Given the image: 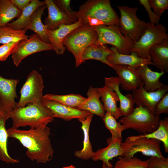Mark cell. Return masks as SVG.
I'll return each mask as SVG.
<instances>
[{
    "label": "cell",
    "instance_id": "cell-1",
    "mask_svg": "<svg viewBox=\"0 0 168 168\" xmlns=\"http://www.w3.org/2000/svg\"><path fill=\"white\" fill-rule=\"evenodd\" d=\"M9 137L18 140L27 149L26 154L32 161L45 163L52 158L54 150L49 136V128L22 130L13 127L7 129Z\"/></svg>",
    "mask_w": 168,
    "mask_h": 168
},
{
    "label": "cell",
    "instance_id": "cell-2",
    "mask_svg": "<svg viewBox=\"0 0 168 168\" xmlns=\"http://www.w3.org/2000/svg\"><path fill=\"white\" fill-rule=\"evenodd\" d=\"M13 127L29 126L31 128H44L54 119L50 110L42 103L28 104L25 107L16 108L10 114Z\"/></svg>",
    "mask_w": 168,
    "mask_h": 168
},
{
    "label": "cell",
    "instance_id": "cell-3",
    "mask_svg": "<svg viewBox=\"0 0 168 168\" xmlns=\"http://www.w3.org/2000/svg\"><path fill=\"white\" fill-rule=\"evenodd\" d=\"M98 38L95 26L82 25L72 30L64 38L63 43L68 50L74 55L75 66L83 63V52L89 45L96 44Z\"/></svg>",
    "mask_w": 168,
    "mask_h": 168
},
{
    "label": "cell",
    "instance_id": "cell-4",
    "mask_svg": "<svg viewBox=\"0 0 168 168\" xmlns=\"http://www.w3.org/2000/svg\"><path fill=\"white\" fill-rule=\"evenodd\" d=\"M76 16L81 21L90 17L102 21L105 25L119 26V18L109 0H87L80 6Z\"/></svg>",
    "mask_w": 168,
    "mask_h": 168
},
{
    "label": "cell",
    "instance_id": "cell-5",
    "mask_svg": "<svg viewBox=\"0 0 168 168\" xmlns=\"http://www.w3.org/2000/svg\"><path fill=\"white\" fill-rule=\"evenodd\" d=\"M160 115H155L148 108L139 106L134 108L133 112L119 120L124 130L129 128L136 130L143 134L150 133L158 127Z\"/></svg>",
    "mask_w": 168,
    "mask_h": 168
},
{
    "label": "cell",
    "instance_id": "cell-6",
    "mask_svg": "<svg viewBox=\"0 0 168 168\" xmlns=\"http://www.w3.org/2000/svg\"><path fill=\"white\" fill-rule=\"evenodd\" d=\"M95 28L98 36L96 45L110 44L115 47L119 54H130L134 41L133 39L124 36L119 26L102 25L95 26Z\"/></svg>",
    "mask_w": 168,
    "mask_h": 168
},
{
    "label": "cell",
    "instance_id": "cell-7",
    "mask_svg": "<svg viewBox=\"0 0 168 168\" xmlns=\"http://www.w3.org/2000/svg\"><path fill=\"white\" fill-rule=\"evenodd\" d=\"M166 31L167 29L163 25L159 24L155 25L147 22L144 34L138 41L134 42L131 52H136L138 56L142 58H151L149 54L150 49L154 45L168 40Z\"/></svg>",
    "mask_w": 168,
    "mask_h": 168
},
{
    "label": "cell",
    "instance_id": "cell-8",
    "mask_svg": "<svg viewBox=\"0 0 168 168\" xmlns=\"http://www.w3.org/2000/svg\"><path fill=\"white\" fill-rule=\"evenodd\" d=\"M117 7L120 13L119 28L121 33L125 37L133 39L134 42L138 41L145 32L147 23L137 16L138 8L125 5L118 6Z\"/></svg>",
    "mask_w": 168,
    "mask_h": 168
},
{
    "label": "cell",
    "instance_id": "cell-9",
    "mask_svg": "<svg viewBox=\"0 0 168 168\" xmlns=\"http://www.w3.org/2000/svg\"><path fill=\"white\" fill-rule=\"evenodd\" d=\"M161 142L155 139L137 137L136 136L128 137L124 142L121 143L123 156L133 157L135 154L141 152L147 156L164 158L160 150Z\"/></svg>",
    "mask_w": 168,
    "mask_h": 168
},
{
    "label": "cell",
    "instance_id": "cell-10",
    "mask_svg": "<svg viewBox=\"0 0 168 168\" xmlns=\"http://www.w3.org/2000/svg\"><path fill=\"white\" fill-rule=\"evenodd\" d=\"M44 88L42 76L36 71H32L28 75L21 89L20 98L16 108L24 107L30 104L42 103Z\"/></svg>",
    "mask_w": 168,
    "mask_h": 168
},
{
    "label": "cell",
    "instance_id": "cell-11",
    "mask_svg": "<svg viewBox=\"0 0 168 168\" xmlns=\"http://www.w3.org/2000/svg\"><path fill=\"white\" fill-rule=\"evenodd\" d=\"M29 38L27 40L20 41L12 54L13 63L16 66L30 55L42 51L53 50L50 44L43 41L36 34L29 36Z\"/></svg>",
    "mask_w": 168,
    "mask_h": 168
},
{
    "label": "cell",
    "instance_id": "cell-12",
    "mask_svg": "<svg viewBox=\"0 0 168 168\" xmlns=\"http://www.w3.org/2000/svg\"><path fill=\"white\" fill-rule=\"evenodd\" d=\"M144 84L132 91L131 94L135 103L138 106H145L154 114L156 104L168 91V86L163 84L153 92L147 91L144 88Z\"/></svg>",
    "mask_w": 168,
    "mask_h": 168
},
{
    "label": "cell",
    "instance_id": "cell-13",
    "mask_svg": "<svg viewBox=\"0 0 168 168\" xmlns=\"http://www.w3.org/2000/svg\"><path fill=\"white\" fill-rule=\"evenodd\" d=\"M18 79L4 78L0 76V109L9 114L16 108V87Z\"/></svg>",
    "mask_w": 168,
    "mask_h": 168
},
{
    "label": "cell",
    "instance_id": "cell-14",
    "mask_svg": "<svg viewBox=\"0 0 168 168\" xmlns=\"http://www.w3.org/2000/svg\"><path fill=\"white\" fill-rule=\"evenodd\" d=\"M42 104L50 110L54 118H60L67 121L74 119H84L91 114L87 111L68 107L44 98Z\"/></svg>",
    "mask_w": 168,
    "mask_h": 168
},
{
    "label": "cell",
    "instance_id": "cell-15",
    "mask_svg": "<svg viewBox=\"0 0 168 168\" xmlns=\"http://www.w3.org/2000/svg\"><path fill=\"white\" fill-rule=\"evenodd\" d=\"M112 68L116 71L124 89L133 91L144 84L136 68L122 64L114 65Z\"/></svg>",
    "mask_w": 168,
    "mask_h": 168
},
{
    "label": "cell",
    "instance_id": "cell-16",
    "mask_svg": "<svg viewBox=\"0 0 168 168\" xmlns=\"http://www.w3.org/2000/svg\"><path fill=\"white\" fill-rule=\"evenodd\" d=\"M110 49L112 52L107 57V60L111 68L113 66L118 64L127 65L135 68L142 65H155L151 58H141L135 52H131L129 55L122 54L119 53L114 46Z\"/></svg>",
    "mask_w": 168,
    "mask_h": 168
},
{
    "label": "cell",
    "instance_id": "cell-17",
    "mask_svg": "<svg viewBox=\"0 0 168 168\" xmlns=\"http://www.w3.org/2000/svg\"><path fill=\"white\" fill-rule=\"evenodd\" d=\"M82 25L81 21L78 20L72 24H62L55 30H47V33L50 44L56 54H63L66 49L63 43L64 38L72 30Z\"/></svg>",
    "mask_w": 168,
    "mask_h": 168
},
{
    "label": "cell",
    "instance_id": "cell-18",
    "mask_svg": "<svg viewBox=\"0 0 168 168\" xmlns=\"http://www.w3.org/2000/svg\"><path fill=\"white\" fill-rule=\"evenodd\" d=\"M44 1L48 10V16L44 20L47 30H53L62 24L69 25L74 23L65 13L58 8L54 0H45Z\"/></svg>",
    "mask_w": 168,
    "mask_h": 168
},
{
    "label": "cell",
    "instance_id": "cell-19",
    "mask_svg": "<svg viewBox=\"0 0 168 168\" xmlns=\"http://www.w3.org/2000/svg\"><path fill=\"white\" fill-rule=\"evenodd\" d=\"M122 138L113 139L111 137L107 140L108 146L98 149L92 158L95 161L101 160L108 165L112 166L110 162L113 158L123 156L124 151L121 146Z\"/></svg>",
    "mask_w": 168,
    "mask_h": 168
},
{
    "label": "cell",
    "instance_id": "cell-20",
    "mask_svg": "<svg viewBox=\"0 0 168 168\" xmlns=\"http://www.w3.org/2000/svg\"><path fill=\"white\" fill-rule=\"evenodd\" d=\"M105 83L110 86L117 94L120 104L118 109L122 116H127L131 114L134 109V100L131 94L124 95L121 93L119 88L120 82L118 77H105Z\"/></svg>",
    "mask_w": 168,
    "mask_h": 168
},
{
    "label": "cell",
    "instance_id": "cell-21",
    "mask_svg": "<svg viewBox=\"0 0 168 168\" xmlns=\"http://www.w3.org/2000/svg\"><path fill=\"white\" fill-rule=\"evenodd\" d=\"M87 95V98L77 109L88 111L103 118L105 116V111L100 100L101 96L98 88L91 86L88 90Z\"/></svg>",
    "mask_w": 168,
    "mask_h": 168
},
{
    "label": "cell",
    "instance_id": "cell-22",
    "mask_svg": "<svg viewBox=\"0 0 168 168\" xmlns=\"http://www.w3.org/2000/svg\"><path fill=\"white\" fill-rule=\"evenodd\" d=\"M136 68L143 81L144 88L146 91H154L163 85L159 79L167 71L160 72L153 71L146 64L140 65Z\"/></svg>",
    "mask_w": 168,
    "mask_h": 168
},
{
    "label": "cell",
    "instance_id": "cell-23",
    "mask_svg": "<svg viewBox=\"0 0 168 168\" xmlns=\"http://www.w3.org/2000/svg\"><path fill=\"white\" fill-rule=\"evenodd\" d=\"M98 89L101 98V100L104 104L105 110L110 113L116 120L122 116L117 105L119 99L113 89L105 84L103 87L99 88Z\"/></svg>",
    "mask_w": 168,
    "mask_h": 168
},
{
    "label": "cell",
    "instance_id": "cell-24",
    "mask_svg": "<svg viewBox=\"0 0 168 168\" xmlns=\"http://www.w3.org/2000/svg\"><path fill=\"white\" fill-rule=\"evenodd\" d=\"M93 115L91 114L85 119H78L82 124L81 128L83 133V146L82 150L75 152L74 155L83 160H88L92 158L94 154L89 136L90 126Z\"/></svg>",
    "mask_w": 168,
    "mask_h": 168
},
{
    "label": "cell",
    "instance_id": "cell-25",
    "mask_svg": "<svg viewBox=\"0 0 168 168\" xmlns=\"http://www.w3.org/2000/svg\"><path fill=\"white\" fill-rule=\"evenodd\" d=\"M45 1L32 0L30 4L22 11L20 17L16 20L7 24L6 26L19 30L26 28L28 26L31 16L39 7L45 6Z\"/></svg>",
    "mask_w": 168,
    "mask_h": 168
},
{
    "label": "cell",
    "instance_id": "cell-26",
    "mask_svg": "<svg viewBox=\"0 0 168 168\" xmlns=\"http://www.w3.org/2000/svg\"><path fill=\"white\" fill-rule=\"evenodd\" d=\"M151 59L161 72L168 71V40L152 46L149 50Z\"/></svg>",
    "mask_w": 168,
    "mask_h": 168
},
{
    "label": "cell",
    "instance_id": "cell-27",
    "mask_svg": "<svg viewBox=\"0 0 168 168\" xmlns=\"http://www.w3.org/2000/svg\"><path fill=\"white\" fill-rule=\"evenodd\" d=\"M10 118V115L0 109V160L7 163H15L18 160L12 158L9 154L7 148L8 137L7 130L5 128V123Z\"/></svg>",
    "mask_w": 168,
    "mask_h": 168
},
{
    "label": "cell",
    "instance_id": "cell-28",
    "mask_svg": "<svg viewBox=\"0 0 168 168\" xmlns=\"http://www.w3.org/2000/svg\"><path fill=\"white\" fill-rule=\"evenodd\" d=\"M47 8L46 6L40 7L37 8L31 16L29 24L26 28L34 31L43 41L50 44L47 31V27L44 25L41 21L42 16Z\"/></svg>",
    "mask_w": 168,
    "mask_h": 168
},
{
    "label": "cell",
    "instance_id": "cell-29",
    "mask_svg": "<svg viewBox=\"0 0 168 168\" xmlns=\"http://www.w3.org/2000/svg\"><path fill=\"white\" fill-rule=\"evenodd\" d=\"M112 51L106 44L103 45H90L84 51L82 56L83 63L87 60L93 59L100 61L111 67L107 60L108 56Z\"/></svg>",
    "mask_w": 168,
    "mask_h": 168
},
{
    "label": "cell",
    "instance_id": "cell-30",
    "mask_svg": "<svg viewBox=\"0 0 168 168\" xmlns=\"http://www.w3.org/2000/svg\"><path fill=\"white\" fill-rule=\"evenodd\" d=\"M21 13L11 0H0V27L6 26L15 18H18Z\"/></svg>",
    "mask_w": 168,
    "mask_h": 168
},
{
    "label": "cell",
    "instance_id": "cell-31",
    "mask_svg": "<svg viewBox=\"0 0 168 168\" xmlns=\"http://www.w3.org/2000/svg\"><path fill=\"white\" fill-rule=\"evenodd\" d=\"M43 98L76 109L86 98L79 94H74L65 95L48 94L44 96Z\"/></svg>",
    "mask_w": 168,
    "mask_h": 168
},
{
    "label": "cell",
    "instance_id": "cell-32",
    "mask_svg": "<svg viewBox=\"0 0 168 168\" xmlns=\"http://www.w3.org/2000/svg\"><path fill=\"white\" fill-rule=\"evenodd\" d=\"M27 30L26 28L16 30L7 26L0 27V44H4L28 40L29 36L26 35Z\"/></svg>",
    "mask_w": 168,
    "mask_h": 168
},
{
    "label": "cell",
    "instance_id": "cell-33",
    "mask_svg": "<svg viewBox=\"0 0 168 168\" xmlns=\"http://www.w3.org/2000/svg\"><path fill=\"white\" fill-rule=\"evenodd\" d=\"M137 137H145L148 138L155 139L162 142L164 144L165 151L168 152V118L160 120L158 128L150 133L141 134L136 136Z\"/></svg>",
    "mask_w": 168,
    "mask_h": 168
},
{
    "label": "cell",
    "instance_id": "cell-34",
    "mask_svg": "<svg viewBox=\"0 0 168 168\" xmlns=\"http://www.w3.org/2000/svg\"><path fill=\"white\" fill-rule=\"evenodd\" d=\"M149 161H142L134 157L119 156L114 168H149Z\"/></svg>",
    "mask_w": 168,
    "mask_h": 168
},
{
    "label": "cell",
    "instance_id": "cell-35",
    "mask_svg": "<svg viewBox=\"0 0 168 168\" xmlns=\"http://www.w3.org/2000/svg\"><path fill=\"white\" fill-rule=\"evenodd\" d=\"M102 119L105 127L111 133L112 138H122V132L124 130L122 124L117 122L115 118L108 112L105 113Z\"/></svg>",
    "mask_w": 168,
    "mask_h": 168
},
{
    "label": "cell",
    "instance_id": "cell-36",
    "mask_svg": "<svg viewBox=\"0 0 168 168\" xmlns=\"http://www.w3.org/2000/svg\"><path fill=\"white\" fill-rule=\"evenodd\" d=\"M54 1L58 8L65 13L74 23L78 21L76 16L77 12L73 11L71 8V0H55Z\"/></svg>",
    "mask_w": 168,
    "mask_h": 168
},
{
    "label": "cell",
    "instance_id": "cell-37",
    "mask_svg": "<svg viewBox=\"0 0 168 168\" xmlns=\"http://www.w3.org/2000/svg\"><path fill=\"white\" fill-rule=\"evenodd\" d=\"M148 3L150 7L153 8V12L160 17L168 9V0H148Z\"/></svg>",
    "mask_w": 168,
    "mask_h": 168
},
{
    "label": "cell",
    "instance_id": "cell-38",
    "mask_svg": "<svg viewBox=\"0 0 168 168\" xmlns=\"http://www.w3.org/2000/svg\"><path fill=\"white\" fill-rule=\"evenodd\" d=\"M20 41L10 42L0 46V61L6 60L12 54L17 46Z\"/></svg>",
    "mask_w": 168,
    "mask_h": 168
},
{
    "label": "cell",
    "instance_id": "cell-39",
    "mask_svg": "<svg viewBox=\"0 0 168 168\" xmlns=\"http://www.w3.org/2000/svg\"><path fill=\"white\" fill-rule=\"evenodd\" d=\"M162 113L168 114V93H166L156 104L154 114L160 115Z\"/></svg>",
    "mask_w": 168,
    "mask_h": 168
},
{
    "label": "cell",
    "instance_id": "cell-40",
    "mask_svg": "<svg viewBox=\"0 0 168 168\" xmlns=\"http://www.w3.org/2000/svg\"><path fill=\"white\" fill-rule=\"evenodd\" d=\"M149 168H168V158L151 156L149 159Z\"/></svg>",
    "mask_w": 168,
    "mask_h": 168
},
{
    "label": "cell",
    "instance_id": "cell-41",
    "mask_svg": "<svg viewBox=\"0 0 168 168\" xmlns=\"http://www.w3.org/2000/svg\"><path fill=\"white\" fill-rule=\"evenodd\" d=\"M140 4L142 5L145 8L149 15L150 23L155 25L159 24V21L160 20V17L156 15L152 11L149 5L148 0H139Z\"/></svg>",
    "mask_w": 168,
    "mask_h": 168
},
{
    "label": "cell",
    "instance_id": "cell-42",
    "mask_svg": "<svg viewBox=\"0 0 168 168\" xmlns=\"http://www.w3.org/2000/svg\"><path fill=\"white\" fill-rule=\"evenodd\" d=\"M32 0H11L12 3L22 11L30 2Z\"/></svg>",
    "mask_w": 168,
    "mask_h": 168
},
{
    "label": "cell",
    "instance_id": "cell-43",
    "mask_svg": "<svg viewBox=\"0 0 168 168\" xmlns=\"http://www.w3.org/2000/svg\"><path fill=\"white\" fill-rule=\"evenodd\" d=\"M103 164L102 166V168H112V166H110L108 165L105 162H103Z\"/></svg>",
    "mask_w": 168,
    "mask_h": 168
},
{
    "label": "cell",
    "instance_id": "cell-44",
    "mask_svg": "<svg viewBox=\"0 0 168 168\" xmlns=\"http://www.w3.org/2000/svg\"><path fill=\"white\" fill-rule=\"evenodd\" d=\"M63 168H75V167L74 166L71 165L68 166L64 167Z\"/></svg>",
    "mask_w": 168,
    "mask_h": 168
}]
</instances>
